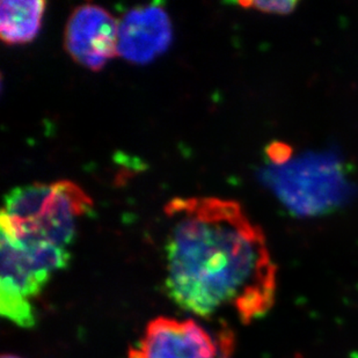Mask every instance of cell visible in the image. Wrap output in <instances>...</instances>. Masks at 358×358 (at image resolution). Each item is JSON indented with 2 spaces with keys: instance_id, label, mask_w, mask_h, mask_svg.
I'll return each mask as SVG.
<instances>
[{
  "instance_id": "6da1fadb",
  "label": "cell",
  "mask_w": 358,
  "mask_h": 358,
  "mask_svg": "<svg viewBox=\"0 0 358 358\" xmlns=\"http://www.w3.org/2000/svg\"><path fill=\"white\" fill-rule=\"evenodd\" d=\"M165 213V287L178 306L206 319L231 311L245 324L267 315L278 269L261 227L239 203L179 197Z\"/></svg>"
},
{
  "instance_id": "7a4b0ae2",
  "label": "cell",
  "mask_w": 358,
  "mask_h": 358,
  "mask_svg": "<svg viewBox=\"0 0 358 358\" xmlns=\"http://www.w3.org/2000/svg\"><path fill=\"white\" fill-rule=\"evenodd\" d=\"M92 210L91 197L69 180L17 187L3 199L1 238L68 248L75 240L79 220Z\"/></svg>"
},
{
  "instance_id": "3957f363",
  "label": "cell",
  "mask_w": 358,
  "mask_h": 358,
  "mask_svg": "<svg viewBox=\"0 0 358 358\" xmlns=\"http://www.w3.org/2000/svg\"><path fill=\"white\" fill-rule=\"evenodd\" d=\"M0 313L19 327L36 324L33 301L51 276L68 267V248L52 243L0 238Z\"/></svg>"
},
{
  "instance_id": "277c9868",
  "label": "cell",
  "mask_w": 358,
  "mask_h": 358,
  "mask_svg": "<svg viewBox=\"0 0 358 358\" xmlns=\"http://www.w3.org/2000/svg\"><path fill=\"white\" fill-rule=\"evenodd\" d=\"M232 334L213 336L194 319L158 317L128 352V358H230Z\"/></svg>"
},
{
  "instance_id": "5b68a950",
  "label": "cell",
  "mask_w": 358,
  "mask_h": 358,
  "mask_svg": "<svg viewBox=\"0 0 358 358\" xmlns=\"http://www.w3.org/2000/svg\"><path fill=\"white\" fill-rule=\"evenodd\" d=\"M119 21L103 7L85 3L75 8L65 27V49L78 64L99 71L117 56Z\"/></svg>"
},
{
  "instance_id": "8992f818",
  "label": "cell",
  "mask_w": 358,
  "mask_h": 358,
  "mask_svg": "<svg viewBox=\"0 0 358 358\" xmlns=\"http://www.w3.org/2000/svg\"><path fill=\"white\" fill-rule=\"evenodd\" d=\"M172 41V22L160 3L131 8L119 20L117 56L132 64L152 63L169 50Z\"/></svg>"
},
{
  "instance_id": "52a82bcc",
  "label": "cell",
  "mask_w": 358,
  "mask_h": 358,
  "mask_svg": "<svg viewBox=\"0 0 358 358\" xmlns=\"http://www.w3.org/2000/svg\"><path fill=\"white\" fill-rule=\"evenodd\" d=\"M45 3L42 0H3L0 3V36L10 45L38 36Z\"/></svg>"
},
{
  "instance_id": "ba28073f",
  "label": "cell",
  "mask_w": 358,
  "mask_h": 358,
  "mask_svg": "<svg viewBox=\"0 0 358 358\" xmlns=\"http://www.w3.org/2000/svg\"><path fill=\"white\" fill-rule=\"evenodd\" d=\"M240 6L245 8H253L262 13L276 14V15H287L294 12L298 6L297 1L290 0H280V1H240Z\"/></svg>"
},
{
  "instance_id": "9c48e42d",
  "label": "cell",
  "mask_w": 358,
  "mask_h": 358,
  "mask_svg": "<svg viewBox=\"0 0 358 358\" xmlns=\"http://www.w3.org/2000/svg\"><path fill=\"white\" fill-rule=\"evenodd\" d=\"M292 148L284 142H273L266 150V155L271 162V166L287 165L292 157Z\"/></svg>"
},
{
  "instance_id": "30bf717a",
  "label": "cell",
  "mask_w": 358,
  "mask_h": 358,
  "mask_svg": "<svg viewBox=\"0 0 358 358\" xmlns=\"http://www.w3.org/2000/svg\"><path fill=\"white\" fill-rule=\"evenodd\" d=\"M1 358H21L19 356L13 355V354H3Z\"/></svg>"
}]
</instances>
